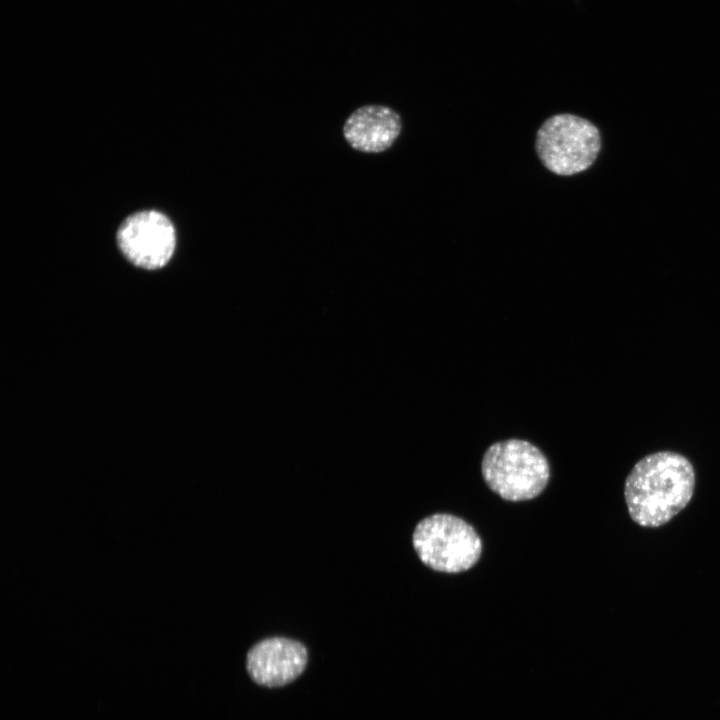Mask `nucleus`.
Masks as SVG:
<instances>
[{"label":"nucleus","mask_w":720,"mask_h":720,"mask_svg":"<svg viewBox=\"0 0 720 720\" xmlns=\"http://www.w3.org/2000/svg\"><path fill=\"white\" fill-rule=\"evenodd\" d=\"M412 543L422 563L444 573L472 568L482 551L475 529L465 520L445 513L422 519L414 529Z\"/></svg>","instance_id":"nucleus-4"},{"label":"nucleus","mask_w":720,"mask_h":720,"mask_svg":"<svg viewBox=\"0 0 720 720\" xmlns=\"http://www.w3.org/2000/svg\"><path fill=\"white\" fill-rule=\"evenodd\" d=\"M696 484L690 460L674 451H658L640 459L624 484V499L633 522L657 528L691 501Z\"/></svg>","instance_id":"nucleus-1"},{"label":"nucleus","mask_w":720,"mask_h":720,"mask_svg":"<svg viewBox=\"0 0 720 720\" xmlns=\"http://www.w3.org/2000/svg\"><path fill=\"white\" fill-rule=\"evenodd\" d=\"M117 243L132 264L148 270L159 269L168 263L174 253L175 228L158 211H140L121 223Z\"/></svg>","instance_id":"nucleus-5"},{"label":"nucleus","mask_w":720,"mask_h":720,"mask_svg":"<svg viewBox=\"0 0 720 720\" xmlns=\"http://www.w3.org/2000/svg\"><path fill=\"white\" fill-rule=\"evenodd\" d=\"M535 149L542 165L558 176H572L590 168L601 149L599 129L570 113L547 118L536 133Z\"/></svg>","instance_id":"nucleus-3"},{"label":"nucleus","mask_w":720,"mask_h":720,"mask_svg":"<svg viewBox=\"0 0 720 720\" xmlns=\"http://www.w3.org/2000/svg\"><path fill=\"white\" fill-rule=\"evenodd\" d=\"M307 662L308 651L301 642L270 637L251 647L246 657V668L256 684L276 688L298 678Z\"/></svg>","instance_id":"nucleus-6"},{"label":"nucleus","mask_w":720,"mask_h":720,"mask_svg":"<svg viewBox=\"0 0 720 720\" xmlns=\"http://www.w3.org/2000/svg\"><path fill=\"white\" fill-rule=\"evenodd\" d=\"M402 129L400 115L384 105H365L347 118L343 135L355 150L380 153L389 149Z\"/></svg>","instance_id":"nucleus-7"},{"label":"nucleus","mask_w":720,"mask_h":720,"mask_svg":"<svg viewBox=\"0 0 720 720\" xmlns=\"http://www.w3.org/2000/svg\"><path fill=\"white\" fill-rule=\"evenodd\" d=\"M488 487L507 501H526L537 497L548 484L550 466L534 444L507 439L491 444L481 462Z\"/></svg>","instance_id":"nucleus-2"}]
</instances>
